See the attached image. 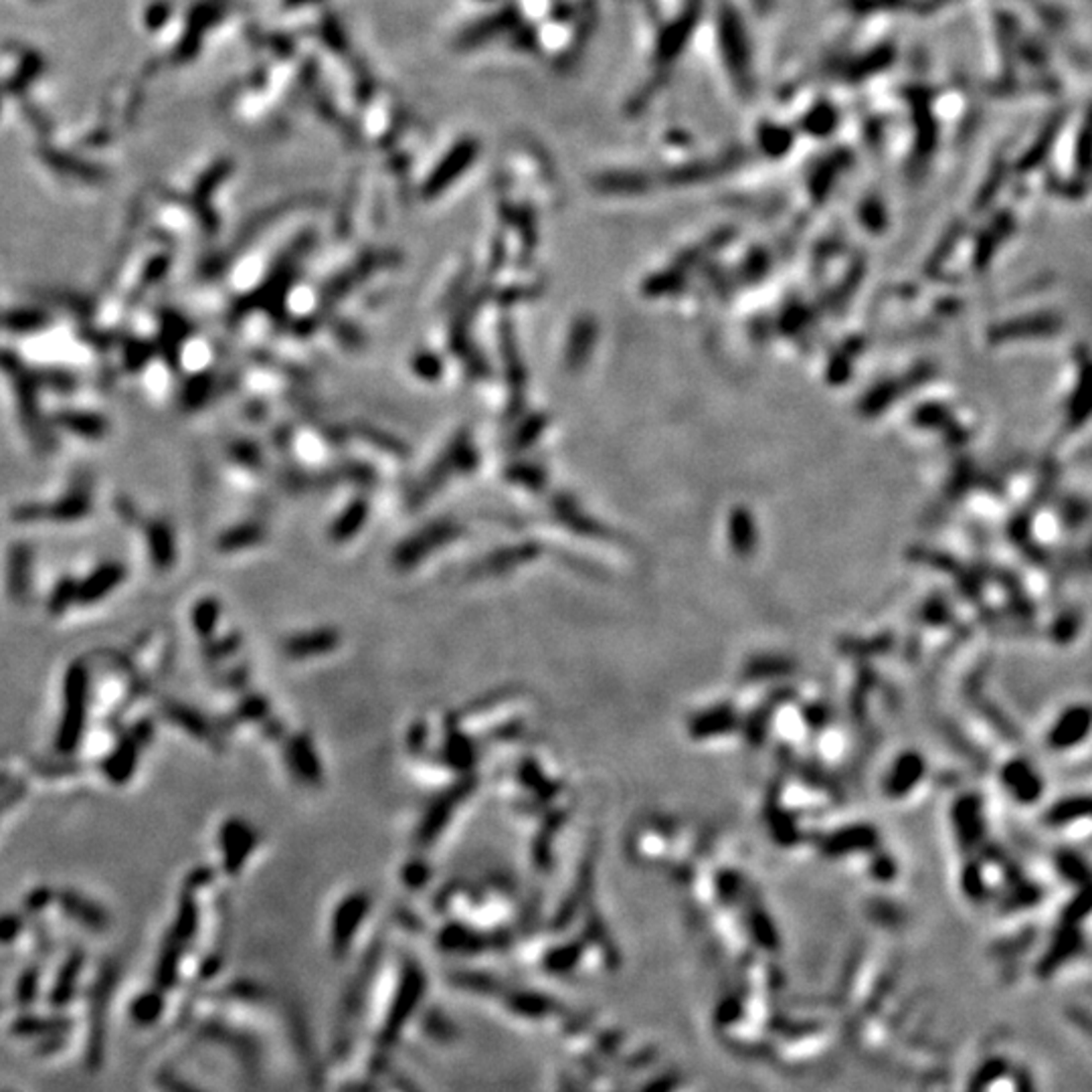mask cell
I'll list each match as a JSON object with an SVG mask.
<instances>
[{"instance_id":"obj_1","label":"cell","mask_w":1092,"mask_h":1092,"mask_svg":"<svg viewBox=\"0 0 1092 1092\" xmlns=\"http://www.w3.org/2000/svg\"><path fill=\"white\" fill-rule=\"evenodd\" d=\"M87 709V670L83 664H73L65 676V707L57 734V749L69 753L77 747L83 734Z\"/></svg>"},{"instance_id":"obj_2","label":"cell","mask_w":1092,"mask_h":1092,"mask_svg":"<svg viewBox=\"0 0 1092 1092\" xmlns=\"http://www.w3.org/2000/svg\"><path fill=\"white\" fill-rule=\"evenodd\" d=\"M221 841H223V852H225V866L229 872H237L247 856V852H250L254 848V831L247 827V823L243 821H229L225 823L223 831H221Z\"/></svg>"},{"instance_id":"obj_3","label":"cell","mask_w":1092,"mask_h":1092,"mask_svg":"<svg viewBox=\"0 0 1092 1092\" xmlns=\"http://www.w3.org/2000/svg\"><path fill=\"white\" fill-rule=\"evenodd\" d=\"M59 903H61L63 911L69 917L77 919L81 925H85L89 928H104L108 925L106 911L99 907L97 903L87 901L85 897L77 895V892H73V890L59 892Z\"/></svg>"},{"instance_id":"obj_4","label":"cell","mask_w":1092,"mask_h":1092,"mask_svg":"<svg viewBox=\"0 0 1092 1092\" xmlns=\"http://www.w3.org/2000/svg\"><path fill=\"white\" fill-rule=\"evenodd\" d=\"M140 747H144V744L136 736H130V738L124 740V744H120L118 751L106 763V771H108L112 781L124 783V781L130 779V775L134 773L136 761H138Z\"/></svg>"},{"instance_id":"obj_5","label":"cell","mask_w":1092,"mask_h":1092,"mask_svg":"<svg viewBox=\"0 0 1092 1092\" xmlns=\"http://www.w3.org/2000/svg\"><path fill=\"white\" fill-rule=\"evenodd\" d=\"M168 716H172L178 724H182L186 730H190L196 736H207L209 734V726H207L205 718H201L190 709L172 705V707H168Z\"/></svg>"},{"instance_id":"obj_6","label":"cell","mask_w":1092,"mask_h":1092,"mask_svg":"<svg viewBox=\"0 0 1092 1092\" xmlns=\"http://www.w3.org/2000/svg\"><path fill=\"white\" fill-rule=\"evenodd\" d=\"M21 928V921L13 915L0 917V940H11Z\"/></svg>"},{"instance_id":"obj_7","label":"cell","mask_w":1092,"mask_h":1092,"mask_svg":"<svg viewBox=\"0 0 1092 1092\" xmlns=\"http://www.w3.org/2000/svg\"><path fill=\"white\" fill-rule=\"evenodd\" d=\"M49 901H52V890H49V888H37V890H33L31 895L27 897V907H29V911H39V909H43Z\"/></svg>"}]
</instances>
